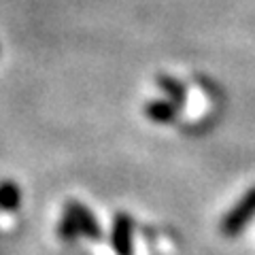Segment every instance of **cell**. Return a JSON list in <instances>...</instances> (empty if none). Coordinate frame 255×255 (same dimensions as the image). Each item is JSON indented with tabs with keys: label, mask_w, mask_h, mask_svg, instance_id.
Listing matches in <instances>:
<instances>
[{
	"label": "cell",
	"mask_w": 255,
	"mask_h": 255,
	"mask_svg": "<svg viewBox=\"0 0 255 255\" xmlns=\"http://www.w3.org/2000/svg\"><path fill=\"white\" fill-rule=\"evenodd\" d=\"M145 115L155 124H172L179 115V107L170 100H151L145 107Z\"/></svg>",
	"instance_id": "cell-4"
},
{
	"label": "cell",
	"mask_w": 255,
	"mask_h": 255,
	"mask_svg": "<svg viewBox=\"0 0 255 255\" xmlns=\"http://www.w3.org/2000/svg\"><path fill=\"white\" fill-rule=\"evenodd\" d=\"M253 217H255V185L247 191L241 200L228 211L226 217L221 219V223H219L221 234L228 238L238 236L251 223Z\"/></svg>",
	"instance_id": "cell-1"
},
{
	"label": "cell",
	"mask_w": 255,
	"mask_h": 255,
	"mask_svg": "<svg viewBox=\"0 0 255 255\" xmlns=\"http://www.w3.org/2000/svg\"><path fill=\"white\" fill-rule=\"evenodd\" d=\"M157 85H159V90H162L166 96H168V100L172 102V105H177L181 107L183 102H185V87H183L177 79H172V77H166V75H159L157 77Z\"/></svg>",
	"instance_id": "cell-5"
},
{
	"label": "cell",
	"mask_w": 255,
	"mask_h": 255,
	"mask_svg": "<svg viewBox=\"0 0 255 255\" xmlns=\"http://www.w3.org/2000/svg\"><path fill=\"white\" fill-rule=\"evenodd\" d=\"M68 213H70V217L75 219L77 228L81 230L85 236H90V238H98L100 236L98 221H96V217L92 215L90 209H85V206L79 204V202H70L68 204Z\"/></svg>",
	"instance_id": "cell-3"
},
{
	"label": "cell",
	"mask_w": 255,
	"mask_h": 255,
	"mask_svg": "<svg viewBox=\"0 0 255 255\" xmlns=\"http://www.w3.org/2000/svg\"><path fill=\"white\" fill-rule=\"evenodd\" d=\"M77 232H79V228H77L75 219H73V217H66V219H64V223H62V234H64V238H66V241H68V238L73 241Z\"/></svg>",
	"instance_id": "cell-6"
},
{
	"label": "cell",
	"mask_w": 255,
	"mask_h": 255,
	"mask_svg": "<svg viewBox=\"0 0 255 255\" xmlns=\"http://www.w3.org/2000/svg\"><path fill=\"white\" fill-rule=\"evenodd\" d=\"M132 228L134 221L130 215L119 213L113 221V232H111V245L117 255H132Z\"/></svg>",
	"instance_id": "cell-2"
}]
</instances>
